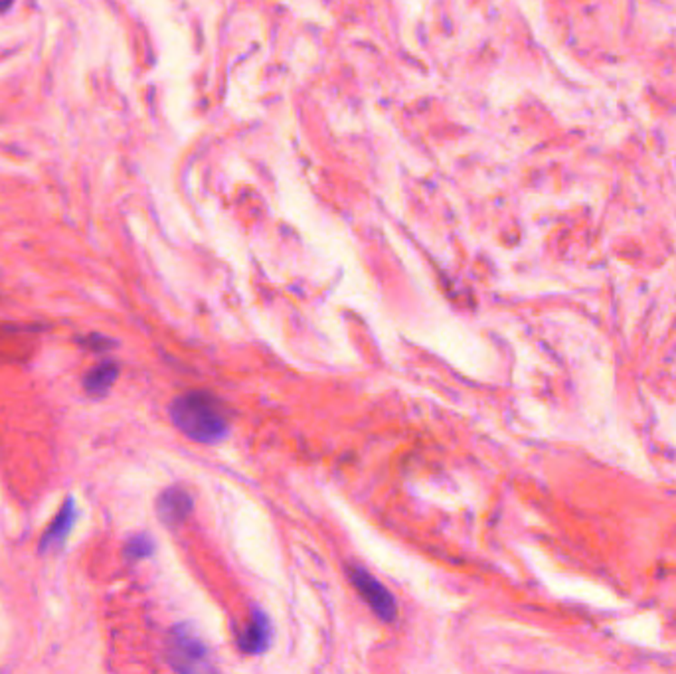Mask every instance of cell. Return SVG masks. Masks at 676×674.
<instances>
[{
	"instance_id": "cell-1",
	"label": "cell",
	"mask_w": 676,
	"mask_h": 674,
	"mask_svg": "<svg viewBox=\"0 0 676 674\" xmlns=\"http://www.w3.org/2000/svg\"><path fill=\"white\" fill-rule=\"evenodd\" d=\"M171 419L178 431L196 441L212 445L230 434V419L216 396L208 392H188L173 399Z\"/></svg>"
},
{
	"instance_id": "cell-2",
	"label": "cell",
	"mask_w": 676,
	"mask_h": 674,
	"mask_svg": "<svg viewBox=\"0 0 676 674\" xmlns=\"http://www.w3.org/2000/svg\"><path fill=\"white\" fill-rule=\"evenodd\" d=\"M166 660L176 674H218L212 652L188 623H178L168 633Z\"/></svg>"
},
{
	"instance_id": "cell-3",
	"label": "cell",
	"mask_w": 676,
	"mask_h": 674,
	"mask_svg": "<svg viewBox=\"0 0 676 674\" xmlns=\"http://www.w3.org/2000/svg\"><path fill=\"white\" fill-rule=\"evenodd\" d=\"M348 579H351L352 587L364 599V604L372 609V613L386 623H392L398 617V602L396 597L390 594V589L380 582V579L370 574L362 566H348Z\"/></svg>"
},
{
	"instance_id": "cell-4",
	"label": "cell",
	"mask_w": 676,
	"mask_h": 674,
	"mask_svg": "<svg viewBox=\"0 0 676 674\" xmlns=\"http://www.w3.org/2000/svg\"><path fill=\"white\" fill-rule=\"evenodd\" d=\"M194 510V499L183 487H168L158 494L156 499V514L168 529H178V526L188 520V516Z\"/></svg>"
},
{
	"instance_id": "cell-5",
	"label": "cell",
	"mask_w": 676,
	"mask_h": 674,
	"mask_svg": "<svg viewBox=\"0 0 676 674\" xmlns=\"http://www.w3.org/2000/svg\"><path fill=\"white\" fill-rule=\"evenodd\" d=\"M273 642V623L266 611L253 609L248 625L238 637V647L246 655H263Z\"/></svg>"
},
{
	"instance_id": "cell-6",
	"label": "cell",
	"mask_w": 676,
	"mask_h": 674,
	"mask_svg": "<svg viewBox=\"0 0 676 674\" xmlns=\"http://www.w3.org/2000/svg\"><path fill=\"white\" fill-rule=\"evenodd\" d=\"M73 522H76V504H73L71 499L63 502V507L60 509L58 516L52 524L46 529L44 536L40 540V550L42 552H50L56 550V548H61V544L66 542L68 534L73 529Z\"/></svg>"
},
{
	"instance_id": "cell-7",
	"label": "cell",
	"mask_w": 676,
	"mask_h": 674,
	"mask_svg": "<svg viewBox=\"0 0 676 674\" xmlns=\"http://www.w3.org/2000/svg\"><path fill=\"white\" fill-rule=\"evenodd\" d=\"M119 376V366L115 362H103L99 366L91 368V370L83 378V388L88 389L89 396L101 398L111 389Z\"/></svg>"
},
{
	"instance_id": "cell-8",
	"label": "cell",
	"mask_w": 676,
	"mask_h": 674,
	"mask_svg": "<svg viewBox=\"0 0 676 674\" xmlns=\"http://www.w3.org/2000/svg\"><path fill=\"white\" fill-rule=\"evenodd\" d=\"M125 557L129 562H141L145 557H151L155 552V540L149 534H135L133 538L127 540L125 544Z\"/></svg>"
}]
</instances>
